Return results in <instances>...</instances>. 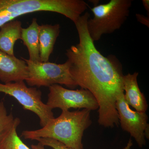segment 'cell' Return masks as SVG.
<instances>
[{
  "label": "cell",
  "mask_w": 149,
  "mask_h": 149,
  "mask_svg": "<svg viewBox=\"0 0 149 149\" xmlns=\"http://www.w3.org/2000/svg\"><path fill=\"white\" fill-rule=\"evenodd\" d=\"M88 12L74 22L79 36L78 44L66 50L70 74L77 86L88 90L99 105V125L113 128L119 125L116 107L118 98L124 94L122 68L114 58L105 57L96 48L88 33Z\"/></svg>",
  "instance_id": "cell-1"
},
{
  "label": "cell",
  "mask_w": 149,
  "mask_h": 149,
  "mask_svg": "<svg viewBox=\"0 0 149 149\" xmlns=\"http://www.w3.org/2000/svg\"><path fill=\"white\" fill-rule=\"evenodd\" d=\"M91 110L63 111L56 118L50 120L44 127L34 130H24L22 136L25 139L36 140L50 138L74 149H84L82 139L84 131L92 124Z\"/></svg>",
  "instance_id": "cell-2"
},
{
  "label": "cell",
  "mask_w": 149,
  "mask_h": 149,
  "mask_svg": "<svg viewBox=\"0 0 149 149\" xmlns=\"http://www.w3.org/2000/svg\"><path fill=\"white\" fill-rule=\"evenodd\" d=\"M132 2V0H111L91 8L94 17L88 19L87 27L93 42L120 29L129 16Z\"/></svg>",
  "instance_id": "cell-3"
},
{
  "label": "cell",
  "mask_w": 149,
  "mask_h": 149,
  "mask_svg": "<svg viewBox=\"0 0 149 149\" xmlns=\"http://www.w3.org/2000/svg\"><path fill=\"white\" fill-rule=\"evenodd\" d=\"M26 62L28 76L26 81L29 86L49 87L55 84L64 85L70 88L77 86L70 72L68 62L63 64L50 62H34L22 58Z\"/></svg>",
  "instance_id": "cell-4"
},
{
  "label": "cell",
  "mask_w": 149,
  "mask_h": 149,
  "mask_svg": "<svg viewBox=\"0 0 149 149\" xmlns=\"http://www.w3.org/2000/svg\"><path fill=\"white\" fill-rule=\"evenodd\" d=\"M0 92L13 97L24 110L37 115L42 127L54 118L52 110L42 101V92L36 88H28L24 81L6 84L0 83Z\"/></svg>",
  "instance_id": "cell-5"
},
{
  "label": "cell",
  "mask_w": 149,
  "mask_h": 149,
  "mask_svg": "<svg viewBox=\"0 0 149 149\" xmlns=\"http://www.w3.org/2000/svg\"><path fill=\"white\" fill-rule=\"evenodd\" d=\"M47 104L50 109L59 108L63 111L71 108H83L95 110L99 105L93 94L87 90H72L55 84L49 87Z\"/></svg>",
  "instance_id": "cell-6"
},
{
  "label": "cell",
  "mask_w": 149,
  "mask_h": 149,
  "mask_svg": "<svg viewBox=\"0 0 149 149\" xmlns=\"http://www.w3.org/2000/svg\"><path fill=\"white\" fill-rule=\"evenodd\" d=\"M124 94L118 98L116 103L119 122L123 130L130 133L138 146L142 148L146 143L144 131L149 125L148 115L146 112L131 109L125 101Z\"/></svg>",
  "instance_id": "cell-7"
},
{
  "label": "cell",
  "mask_w": 149,
  "mask_h": 149,
  "mask_svg": "<svg viewBox=\"0 0 149 149\" xmlns=\"http://www.w3.org/2000/svg\"><path fill=\"white\" fill-rule=\"evenodd\" d=\"M28 76L26 62L0 51V81L3 83L24 81Z\"/></svg>",
  "instance_id": "cell-8"
},
{
  "label": "cell",
  "mask_w": 149,
  "mask_h": 149,
  "mask_svg": "<svg viewBox=\"0 0 149 149\" xmlns=\"http://www.w3.org/2000/svg\"><path fill=\"white\" fill-rule=\"evenodd\" d=\"M139 72L123 75V91H125L124 97L128 105L131 106L140 112H146L148 104L144 94L141 92L138 84Z\"/></svg>",
  "instance_id": "cell-9"
},
{
  "label": "cell",
  "mask_w": 149,
  "mask_h": 149,
  "mask_svg": "<svg viewBox=\"0 0 149 149\" xmlns=\"http://www.w3.org/2000/svg\"><path fill=\"white\" fill-rule=\"evenodd\" d=\"M30 0H0V27L18 17L32 13Z\"/></svg>",
  "instance_id": "cell-10"
},
{
  "label": "cell",
  "mask_w": 149,
  "mask_h": 149,
  "mask_svg": "<svg viewBox=\"0 0 149 149\" xmlns=\"http://www.w3.org/2000/svg\"><path fill=\"white\" fill-rule=\"evenodd\" d=\"M60 32V26L58 24L54 25L43 24L40 25L39 44L41 62L49 61Z\"/></svg>",
  "instance_id": "cell-11"
},
{
  "label": "cell",
  "mask_w": 149,
  "mask_h": 149,
  "mask_svg": "<svg viewBox=\"0 0 149 149\" xmlns=\"http://www.w3.org/2000/svg\"><path fill=\"white\" fill-rule=\"evenodd\" d=\"M0 28V51L9 55L15 56V44L17 40L21 39V22L12 20L3 24Z\"/></svg>",
  "instance_id": "cell-12"
},
{
  "label": "cell",
  "mask_w": 149,
  "mask_h": 149,
  "mask_svg": "<svg viewBox=\"0 0 149 149\" xmlns=\"http://www.w3.org/2000/svg\"><path fill=\"white\" fill-rule=\"evenodd\" d=\"M40 26L37 19L34 18L29 27L22 29L21 40L28 49L29 60L34 62L41 61L39 44Z\"/></svg>",
  "instance_id": "cell-13"
},
{
  "label": "cell",
  "mask_w": 149,
  "mask_h": 149,
  "mask_svg": "<svg viewBox=\"0 0 149 149\" xmlns=\"http://www.w3.org/2000/svg\"><path fill=\"white\" fill-rule=\"evenodd\" d=\"M18 118L13 121L0 134V149H30L19 137L17 129L20 124Z\"/></svg>",
  "instance_id": "cell-14"
},
{
  "label": "cell",
  "mask_w": 149,
  "mask_h": 149,
  "mask_svg": "<svg viewBox=\"0 0 149 149\" xmlns=\"http://www.w3.org/2000/svg\"><path fill=\"white\" fill-rule=\"evenodd\" d=\"M14 119L12 113L8 114L4 102L0 101V134Z\"/></svg>",
  "instance_id": "cell-15"
},
{
  "label": "cell",
  "mask_w": 149,
  "mask_h": 149,
  "mask_svg": "<svg viewBox=\"0 0 149 149\" xmlns=\"http://www.w3.org/2000/svg\"><path fill=\"white\" fill-rule=\"evenodd\" d=\"M36 141L43 146L50 147L54 149H74L69 148L59 141L50 138H40Z\"/></svg>",
  "instance_id": "cell-16"
},
{
  "label": "cell",
  "mask_w": 149,
  "mask_h": 149,
  "mask_svg": "<svg viewBox=\"0 0 149 149\" xmlns=\"http://www.w3.org/2000/svg\"><path fill=\"white\" fill-rule=\"evenodd\" d=\"M136 16L138 21L144 25H146L147 27L148 26L149 27V17H146L143 15H140L139 14H137L136 15Z\"/></svg>",
  "instance_id": "cell-17"
},
{
  "label": "cell",
  "mask_w": 149,
  "mask_h": 149,
  "mask_svg": "<svg viewBox=\"0 0 149 149\" xmlns=\"http://www.w3.org/2000/svg\"><path fill=\"white\" fill-rule=\"evenodd\" d=\"M143 5L144 8L146 10L147 12H148L149 14V0H143L142 1Z\"/></svg>",
  "instance_id": "cell-18"
},
{
  "label": "cell",
  "mask_w": 149,
  "mask_h": 149,
  "mask_svg": "<svg viewBox=\"0 0 149 149\" xmlns=\"http://www.w3.org/2000/svg\"><path fill=\"white\" fill-rule=\"evenodd\" d=\"M31 148H32V149H45V146L39 143L37 145H32Z\"/></svg>",
  "instance_id": "cell-19"
},
{
  "label": "cell",
  "mask_w": 149,
  "mask_h": 149,
  "mask_svg": "<svg viewBox=\"0 0 149 149\" xmlns=\"http://www.w3.org/2000/svg\"><path fill=\"white\" fill-rule=\"evenodd\" d=\"M144 135H145L146 139H149V125H148L144 131Z\"/></svg>",
  "instance_id": "cell-20"
},
{
  "label": "cell",
  "mask_w": 149,
  "mask_h": 149,
  "mask_svg": "<svg viewBox=\"0 0 149 149\" xmlns=\"http://www.w3.org/2000/svg\"><path fill=\"white\" fill-rule=\"evenodd\" d=\"M133 142H132V140L131 139L128 141V143L126 145V146L123 149H130L132 146H133Z\"/></svg>",
  "instance_id": "cell-21"
}]
</instances>
